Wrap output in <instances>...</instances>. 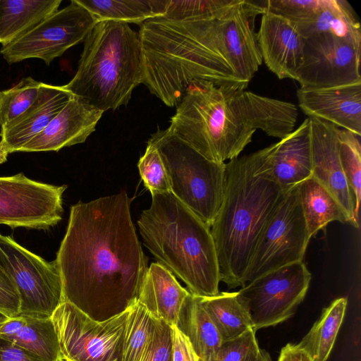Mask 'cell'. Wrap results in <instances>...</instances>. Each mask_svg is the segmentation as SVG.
Listing matches in <instances>:
<instances>
[{"mask_svg": "<svg viewBox=\"0 0 361 361\" xmlns=\"http://www.w3.org/2000/svg\"><path fill=\"white\" fill-rule=\"evenodd\" d=\"M128 311L98 322L63 301L51 317L63 356L68 361H117Z\"/></svg>", "mask_w": 361, "mask_h": 361, "instance_id": "cell-10", "label": "cell"}, {"mask_svg": "<svg viewBox=\"0 0 361 361\" xmlns=\"http://www.w3.org/2000/svg\"><path fill=\"white\" fill-rule=\"evenodd\" d=\"M348 300L339 298L323 310L319 319L296 344L304 350L312 361H326L342 324Z\"/></svg>", "mask_w": 361, "mask_h": 361, "instance_id": "cell-29", "label": "cell"}, {"mask_svg": "<svg viewBox=\"0 0 361 361\" xmlns=\"http://www.w3.org/2000/svg\"><path fill=\"white\" fill-rule=\"evenodd\" d=\"M73 95L64 85L42 83L39 94L21 116L1 128V141L9 153L20 152L40 133Z\"/></svg>", "mask_w": 361, "mask_h": 361, "instance_id": "cell-19", "label": "cell"}, {"mask_svg": "<svg viewBox=\"0 0 361 361\" xmlns=\"http://www.w3.org/2000/svg\"><path fill=\"white\" fill-rule=\"evenodd\" d=\"M145 186L152 194L171 192L168 176L157 148L147 142L145 154L137 163Z\"/></svg>", "mask_w": 361, "mask_h": 361, "instance_id": "cell-34", "label": "cell"}, {"mask_svg": "<svg viewBox=\"0 0 361 361\" xmlns=\"http://www.w3.org/2000/svg\"><path fill=\"white\" fill-rule=\"evenodd\" d=\"M298 116L290 102L194 80L166 129L207 159L225 163L240 155L257 129L281 140L295 130Z\"/></svg>", "mask_w": 361, "mask_h": 361, "instance_id": "cell-3", "label": "cell"}, {"mask_svg": "<svg viewBox=\"0 0 361 361\" xmlns=\"http://www.w3.org/2000/svg\"><path fill=\"white\" fill-rule=\"evenodd\" d=\"M99 21L142 25L163 16L168 0H75Z\"/></svg>", "mask_w": 361, "mask_h": 361, "instance_id": "cell-27", "label": "cell"}, {"mask_svg": "<svg viewBox=\"0 0 361 361\" xmlns=\"http://www.w3.org/2000/svg\"><path fill=\"white\" fill-rule=\"evenodd\" d=\"M276 146L275 142L226 164L224 198L210 230L220 281L229 288L245 285L260 237L289 190L272 176Z\"/></svg>", "mask_w": 361, "mask_h": 361, "instance_id": "cell-4", "label": "cell"}, {"mask_svg": "<svg viewBox=\"0 0 361 361\" xmlns=\"http://www.w3.org/2000/svg\"><path fill=\"white\" fill-rule=\"evenodd\" d=\"M142 361H172L171 326L155 318L150 347Z\"/></svg>", "mask_w": 361, "mask_h": 361, "instance_id": "cell-37", "label": "cell"}, {"mask_svg": "<svg viewBox=\"0 0 361 361\" xmlns=\"http://www.w3.org/2000/svg\"><path fill=\"white\" fill-rule=\"evenodd\" d=\"M312 177L336 199L349 224L359 227L354 195L344 176L339 155V128L322 119L308 118Z\"/></svg>", "mask_w": 361, "mask_h": 361, "instance_id": "cell-15", "label": "cell"}, {"mask_svg": "<svg viewBox=\"0 0 361 361\" xmlns=\"http://www.w3.org/2000/svg\"><path fill=\"white\" fill-rule=\"evenodd\" d=\"M360 137L349 130L339 128V155L342 169L355 198V217L358 219L361 200V144Z\"/></svg>", "mask_w": 361, "mask_h": 361, "instance_id": "cell-32", "label": "cell"}, {"mask_svg": "<svg viewBox=\"0 0 361 361\" xmlns=\"http://www.w3.org/2000/svg\"><path fill=\"white\" fill-rule=\"evenodd\" d=\"M98 21L83 6L72 0L15 41L3 45L0 53L10 64L28 59L49 65L69 48L84 41Z\"/></svg>", "mask_w": 361, "mask_h": 361, "instance_id": "cell-12", "label": "cell"}, {"mask_svg": "<svg viewBox=\"0 0 361 361\" xmlns=\"http://www.w3.org/2000/svg\"><path fill=\"white\" fill-rule=\"evenodd\" d=\"M257 41L262 61L279 79L295 78L302 63L304 37L296 25L265 11L257 33Z\"/></svg>", "mask_w": 361, "mask_h": 361, "instance_id": "cell-17", "label": "cell"}, {"mask_svg": "<svg viewBox=\"0 0 361 361\" xmlns=\"http://www.w3.org/2000/svg\"><path fill=\"white\" fill-rule=\"evenodd\" d=\"M199 298L223 341L253 329L248 312L242 305L238 292H219L213 296Z\"/></svg>", "mask_w": 361, "mask_h": 361, "instance_id": "cell-28", "label": "cell"}, {"mask_svg": "<svg viewBox=\"0 0 361 361\" xmlns=\"http://www.w3.org/2000/svg\"><path fill=\"white\" fill-rule=\"evenodd\" d=\"M7 317H8V316H6V314H4V313L1 312H0V322L4 321L5 319H6Z\"/></svg>", "mask_w": 361, "mask_h": 361, "instance_id": "cell-44", "label": "cell"}, {"mask_svg": "<svg viewBox=\"0 0 361 361\" xmlns=\"http://www.w3.org/2000/svg\"><path fill=\"white\" fill-rule=\"evenodd\" d=\"M322 0H267L265 11L294 23L308 20L319 8Z\"/></svg>", "mask_w": 361, "mask_h": 361, "instance_id": "cell-35", "label": "cell"}, {"mask_svg": "<svg viewBox=\"0 0 361 361\" xmlns=\"http://www.w3.org/2000/svg\"><path fill=\"white\" fill-rule=\"evenodd\" d=\"M42 83L26 77L12 87L0 91L1 128L21 116L33 104L39 94Z\"/></svg>", "mask_w": 361, "mask_h": 361, "instance_id": "cell-31", "label": "cell"}, {"mask_svg": "<svg viewBox=\"0 0 361 361\" xmlns=\"http://www.w3.org/2000/svg\"><path fill=\"white\" fill-rule=\"evenodd\" d=\"M0 338L32 353L42 361H63L51 317L22 314L0 322Z\"/></svg>", "mask_w": 361, "mask_h": 361, "instance_id": "cell-21", "label": "cell"}, {"mask_svg": "<svg viewBox=\"0 0 361 361\" xmlns=\"http://www.w3.org/2000/svg\"><path fill=\"white\" fill-rule=\"evenodd\" d=\"M176 326L188 337L200 361H217L223 341L198 296L188 297Z\"/></svg>", "mask_w": 361, "mask_h": 361, "instance_id": "cell-24", "label": "cell"}, {"mask_svg": "<svg viewBox=\"0 0 361 361\" xmlns=\"http://www.w3.org/2000/svg\"><path fill=\"white\" fill-rule=\"evenodd\" d=\"M172 361H200L188 337L177 327L171 326Z\"/></svg>", "mask_w": 361, "mask_h": 361, "instance_id": "cell-39", "label": "cell"}, {"mask_svg": "<svg viewBox=\"0 0 361 361\" xmlns=\"http://www.w3.org/2000/svg\"><path fill=\"white\" fill-rule=\"evenodd\" d=\"M66 185L32 180L20 173L0 177V224L46 230L62 219Z\"/></svg>", "mask_w": 361, "mask_h": 361, "instance_id": "cell-13", "label": "cell"}, {"mask_svg": "<svg viewBox=\"0 0 361 361\" xmlns=\"http://www.w3.org/2000/svg\"><path fill=\"white\" fill-rule=\"evenodd\" d=\"M130 202L123 190L72 205L56 254L63 301L98 322L121 314L137 301L148 270Z\"/></svg>", "mask_w": 361, "mask_h": 361, "instance_id": "cell-2", "label": "cell"}, {"mask_svg": "<svg viewBox=\"0 0 361 361\" xmlns=\"http://www.w3.org/2000/svg\"><path fill=\"white\" fill-rule=\"evenodd\" d=\"M190 295L169 269L154 262L148 267L137 302L154 317L172 326L176 325L183 305Z\"/></svg>", "mask_w": 361, "mask_h": 361, "instance_id": "cell-20", "label": "cell"}, {"mask_svg": "<svg viewBox=\"0 0 361 361\" xmlns=\"http://www.w3.org/2000/svg\"><path fill=\"white\" fill-rule=\"evenodd\" d=\"M103 114L73 96L48 126L20 152L59 151L82 143L94 131Z\"/></svg>", "mask_w": 361, "mask_h": 361, "instance_id": "cell-18", "label": "cell"}, {"mask_svg": "<svg viewBox=\"0 0 361 361\" xmlns=\"http://www.w3.org/2000/svg\"><path fill=\"white\" fill-rule=\"evenodd\" d=\"M310 238L298 185L288 190L264 228L248 267L245 284L280 267L303 262Z\"/></svg>", "mask_w": 361, "mask_h": 361, "instance_id": "cell-11", "label": "cell"}, {"mask_svg": "<svg viewBox=\"0 0 361 361\" xmlns=\"http://www.w3.org/2000/svg\"><path fill=\"white\" fill-rule=\"evenodd\" d=\"M0 361H42L39 357L16 345L0 338ZM63 361H68L65 358Z\"/></svg>", "mask_w": 361, "mask_h": 361, "instance_id": "cell-40", "label": "cell"}, {"mask_svg": "<svg viewBox=\"0 0 361 361\" xmlns=\"http://www.w3.org/2000/svg\"><path fill=\"white\" fill-rule=\"evenodd\" d=\"M143 77L139 34L128 23L103 20L85 38L78 70L64 86L74 97L104 113L126 106Z\"/></svg>", "mask_w": 361, "mask_h": 361, "instance_id": "cell-6", "label": "cell"}, {"mask_svg": "<svg viewBox=\"0 0 361 361\" xmlns=\"http://www.w3.org/2000/svg\"><path fill=\"white\" fill-rule=\"evenodd\" d=\"M8 154L10 153L7 147L0 142V164L7 161Z\"/></svg>", "mask_w": 361, "mask_h": 361, "instance_id": "cell-43", "label": "cell"}, {"mask_svg": "<svg viewBox=\"0 0 361 361\" xmlns=\"http://www.w3.org/2000/svg\"><path fill=\"white\" fill-rule=\"evenodd\" d=\"M145 246L158 263L198 297L219 293L218 259L210 228L171 192L152 194L137 221Z\"/></svg>", "mask_w": 361, "mask_h": 361, "instance_id": "cell-5", "label": "cell"}, {"mask_svg": "<svg viewBox=\"0 0 361 361\" xmlns=\"http://www.w3.org/2000/svg\"><path fill=\"white\" fill-rule=\"evenodd\" d=\"M147 142L159 153L171 192L210 228L224 198L226 163L207 159L167 129L157 130Z\"/></svg>", "mask_w": 361, "mask_h": 361, "instance_id": "cell-7", "label": "cell"}, {"mask_svg": "<svg viewBox=\"0 0 361 361\" xmlns=\"http://www.w3.org/2000/svg\"><path fill=\"white\" fill-rule=\"evenodd\" d=\"M361 46L331 34L304 38L295 78L302 87H327L361 81Z\"/></svg>", "mask_w": 361, "mask_h": 361, "instance_id": "cell-14", "label": "cell"}, {"mask_svg": "<svg viewBox=\"0 0 361 361\" xmlns=\"http://www.w3.org/2000/svg\"><path fill=\"white\" fill-rule=\"evenodd\" d=\"M311 274L303 262L293 263L247 283L238 292L253 330L280 324L295 312L304 300Z\"/></svg>", "mask_w": 361, "mask_h": 361, "instance_id": "cell-9", "label": "cell"}, {"mask_svg": "<svg viewBox=\"0 0 361 361\" xmlns=\"http://www.w3.org/2000/svg\"><path fill=\"white\" fill-rule=\"evenodd\" d=\"M295 24L304 38L327 33L361 46L360 24L346 0H322L308 20Z\"/></svg>", "mask_w": 361, "mask_h": 361, "instance_id": "cell-23", "label": "cell"}, {"mask_svg": "<svg viewBox=\"0 0 361 361\" xmlns=\"http://www.w3.org/2000/svg\"><path fill=\"white\" fill-rule=\"evenodd\" d=\"M238 0H168L164 19L183 21L212 18L225 12Z\"/></svg>", "mask_w": 361, "mask_h": 361, "instance_id": "cell-33", "label": "cell"}, {"mask_svg": "<svg viewBox=\"0 0 361 361\" xmlns=\"http://www.w3.org/2000/svg\"><path fill=\"white\" fill-rule=\"evenodd\" d=\"M20 301L15 285L0 269V312L8 317L20 314Z\"/></svg>", "mask_w": 361, "mask_h": 361, "instance_id": "cell-38", "label": "cell"}, {"mask_svg": "<svg viewBox=\"0 0 361 361\" xmlns=\"http://www.w3.org/2000/svg\"><path fill=\"white\" fill-rule=\"evenodd\" d=\"M277 361H312V360L296 344L288 343L281 348Z\"/></svg>", "mask_w": 361, "mask_h": 361, "instance_id": "cell-41", "label": "cell"}, {"mask_svg": "<svg viewBox=\"0 0 361 361\" xmlns=\"http://www.w3.org/2000/svg\"><path fill=\"white\" fill-rule=\"evenodd\" d=\"M255 331L250 329L240 336L222 341L217 361H246L259 352Z\"/></svg>", "mask_w": 361, "mask_h": 361, "instance_id": "cell-36", "label": "cell"}, {"mask_svg": "<svg viewBox=\"0 0 361 361\" xmlns=\"http://www.w3.org/2000/svg\"><path fill=\"white\" fill-rule=\"evenodd\" d=\"M298 192L310 238L325 229L332 221L349 223L346 214L336 199L314 177L300 183Z\"/></svg>", "mask_w": 361, "mask_h": 361, "instance_id": "cell-26", "label": "cell"}, {"mask_svg": "<svg viewBox=\"0 0 361 361\" xmlns=\"http://www.w3.org/2000/svg\"><path fill=\"white\" fill-rule=\"evenodd\" d=\"M155 317L139 302L129 308L117 361H142L153 338Z\"/></svg>", "mask_w": 361, "mask_h": 361, "instance_id": "cell-30", "label": "cell"}, {"mask_svg": "<svg viewBox=\"0 0 361 361\" xmlns=\"http://www.w3.org/2000/svg\"><path fill=\"white\" fill-rule=\"evenodd\" d=\"M264 11V1L238 0L212 18L144 22L142 83L170 107L194 80L245 90L262 63L255 20Z\"/></svg>", "mask_w": 361, "mask_h": 361, "instance_id": "cell-1", "label": "cell"}, {"mask_svg": "<svg viewBox=\"0 0 361 361\" xmlns=\"http://www.w3.org/2000/svg\"><path fill=\"white\" fill-rule=\"evenodd\" d=\"M61 0H0V43L9 44L59 10Z\"/></svg>", "mask_w": 361, "mask_h": 361, "instance_id": "cell-25", "label": "cell"}, {"mask_svg": "<svg viewBox=\"0 0 361 361\" xmlns=\"http://www.w3.org/2000/svg\"><path fill=\"white\" fill-rule=\"evenodd\" d=\"M297 97L308 118L324 120L361 136V81L327 87H300Z\"/></svg>", "mask_w": 361, "mask_h": 361, "instance_id": "cell-16", "label": "cell"}, {"mask_svg": "<svg viewBox=\"0 0 361 361\" xmlns=\"http://www.w3.org/2000/svg\"><path fill=\"white\" fill-rule=\"evenodd\" d=\"M0 269L15 285L20 301V314L51 317L63 301L56 260L47 262L1 233Z\"/></svg>", "mask_w": 361, "mask_h": 361, "instance_id": "cell-8", "label": "cell"}, {"mask_svg": "<svg viewBox=\"0 0 361 361\" xmlns=\"http://www.w3.org/2000/svg\"><path fill=\"white\" fill-rule=\"evenodd\" d=\"M246 361H271L269 353L260 349L259 352L250 357Z\"/></svg>", "mask_w": 361, "mask_h": 361, "instance_id": "cell-42", "label": "cell"}, {"mask_svg": "<svg viewBox=\"0 0 361 361\" xmlns=\"http://www.w3.org/2000/svg\"><path fill=\"white\" fill-rule=\"evenodd\" d=\"M271 173L276 182L286 190L312 176L308 118L277 142L271 159Z\"/></svg>", "mask_w": 361, "mask_h": 361, "instance_id": "cell-22", "label": "cell"}]
</instances>
